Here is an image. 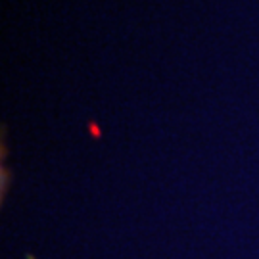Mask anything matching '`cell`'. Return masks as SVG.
Returning <instances> with one entry per match:
<instances>
[{"label":"cell","mask_w":259,"mask_h":259,"mask_svg":"<svg viewBox=\"0 0 259 259\" xmlns=\"http://www.w3.org/2000/svg\"><path fill=\"white\" fill-rule=\"evenodd\" d=\"M91 131H93V137H100V131L96 129V125H93V123H91Z\"/></svg>","instance_id":"6da1fadb"}]
</instances>
